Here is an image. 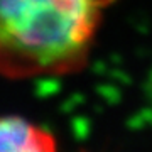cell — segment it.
Returning <instances> with one entry per match:
<instances>
[{"label":"cell","instance_id":"6da1fadb","mask_svg":"<svg viewBox=\"0 0 152 152\" xmlns=\"http://www.w3.org/2000/svg\"><path fill=\"white\" fill-rule=\"evenodd\" d=\"M115 0H0V71L71 73L85 64L102 14Z\"/></svg>","mask_w":152,"mask_h":152},{"label":"cell","instance_id":"7a4b0ae2","mask_svg":"<svg viewBox=\"0 0 152 152\" xmlns=\"http://www.w3.org/2000/svg\"><path fill=\"white\" fill-rule=\"evenodd\" d=\"M54 137L19 117L0 118V152H51Z\"/></svg>","mask_w":152,"mask_h":152}]
</instances>
